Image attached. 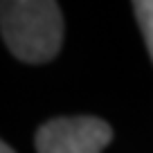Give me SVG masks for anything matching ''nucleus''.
<instances>
[{"label":"nucleus","instance_id":"1","mask_svg":"<svg viewBox=\"0 0 153 153\" xmlns=\"http://www.w3.org/2000/svg\"><path fill=\"white\" fill-rule=\"evenodd\" d=\"M5 45L25 63H48L63 43V16L52 0H7L0 7Z\"/></svg>","mask_w":153,"mask_h":153},{"label":"nucleus","instance_id":"2","mask_svg":"<svg viewBox=\"0 0 153 153\" xmlns=\"http://www.w3.org/2000/svg\"><path fill=\"white\" fill-rule=\"evenodd\" d=\"M113 140V128L99 117H56L36 133L38 153H101Z\"/></svg>","mask_w":153,"mask_h":153},{"label":"nucleus","instance_id":"3","mask_svg":"<svg viewBox=\"0 0 153 153\" xmlns=\"http://www.w3.org/2000/svg\"><path fill=\"white\" fill-rule=\"evenodd\" d=\"M133 11L140 23V29H142L149 56L153 61V0H137V2H133Z\"/></svg>","mask_w":153,"mask_h":153},{"label":"nucleus","instance_id":"4","mask_svg":"<svg viewBox=\"0 0 153 153\" xmlns=\"http://www.w3.org/2000/svg\"><path fill=\"white\" fill-rule=\"evenodd\" d=\"M0 153H16V151H14L7 142H2V144H0Z\"/></svg>","mask_w":153,"mask_h":153}]
</instances>
